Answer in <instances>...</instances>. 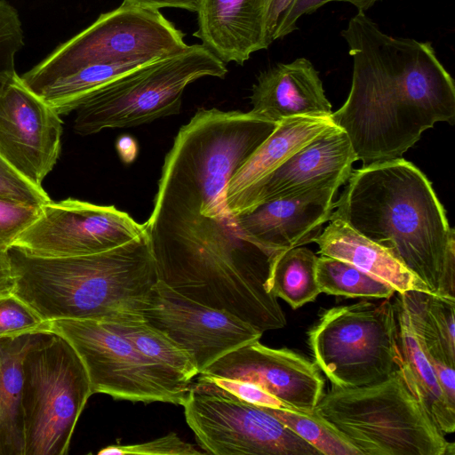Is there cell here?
Returning a JSON list of instances; mask_svg holds the SVG:
<instances>
[{
  "mask_svg": "<svg viewBox=\"0 0 455 455\" xmlns=\"http://www.w3.org/2000/svg\"><path fill=\"white\" fill-rule=\"evenodd\" d=\"M277 123L251 111L201 108L164 157L144 223L158 280L264 332L286 325L266 283L273 252L251 240L227 203L229 180Z\"/></svg>",
  "mask_w": 455,
  "mask_h": 455,
  "instance_id": "cell-1",
  "label": "cell"
},
{
  "mask_svg": "<svg viewBox=\"0 0 455 455\" xmlns=\"http://www.w3.org/2000/svg\"><path fill=\"white\" fill-rule=\"evenodd\" d=\"M341 36L352 83L331 118L363 165L400 158L436 123L454 124V81L429 42L389 36L363 12Z\"/></svg>",
  "mask_w": 455,
  "mask_h": 455,
  "instance_id": "cell-2",
  "label": "cell"
},
{
  "mask_svg": "<svg viewBox=\"0 0 455 455\" xmlns=\"http://www.w3.org/2000/svg\"><path fill=\"white\" fill-rule=\"evenodd\" d=\"M331 219L387 248L431 293L455 299V231L412 163L400 157L352 171Z\"/></svg>",
  "mask_w": 455,
  "mask_h": 455,
  "instance_id": "cell-3",
  "label": "cell"
},
{
  "mask_svg": "<svg viewBox=\"0 0 455 455\" xmlns=\"http://www.w3.org/2000/svg\"><path fill=\"white\" fill-rule=\"evenodd\" d=\"M8 251L14 275L12 292L47 322L141 314L158 281L146 229L126 243L89 255L42 257L14 246Z\"/></svg>",
  "mask_w": 455,
  "mask_h": 455,
  "instance_id": "cell-4",
  "label": "cell"
},
{
  "mask_svg": "<svg viewBox=\"0 0 455 455\" xmlns=\"http://www.w3.org/2000/svg\"><path fill=\"white\" fill-rule=\"evenodd\" d=\"M314 411L361 455H454L401 370L367 386L332 385Z\"/></svg>",
  "mask_w": 455,
  "mask_h": 455,
  "instance_id": "cell-5",
  "label": "cell"
},
{
  "mask_svg": "<svg viewBox=\"0 0 455 455\" xmlns=\"http://www.w3.org/2000/svg\"><path fill=\"white\" fill-rule=\"evenodd\" d=\"M226 63L203 44L138 67L105 84L75 110L74 130L87 136L108 128L151 123L180 112L185 88L194 81L224 78Z\"/></svg>",
  "mask_w": 455,
  "mask_h": 455,
  "instance_id": "cell-6",
  "label": "cell"
},
{
  "mask_svg": "<svg viewBox=\"0 0 455 455\" xmlns=\"http://www.w3.org/2000/svg\"><path fill=\"white\" fill-rule=\"evenodd\" d=\"M92 395L87 371L61 335L33 332L23 359L24 455H65Z\"/></svg>",
  "mask_w": 455,
  "mask_h": 455,
  "instance_id": "cell-7",
  "label": "cell"
},
{
  "mask_svg": "<svg viewBox=\"0 0 455 455\" xmlns=\"http://www.w3.org/2000/svg\"><path fill=\"white\" fill-rule=\"evenodd\" d=\"M391 299L329 308L309 329L307 343L315 363L332 385H371L402 369Z\"/></svg>",
  "mask_w": 455,
  "mask_h": 455,
  "instance_id": "cell-8",
  "label": "cell"
},
{
  "mask_svg": "<svg viewBox=\"0 0 455 455\" xmlns=\"http://www.w3.org/2000/svg\"><path fill=\"white\" fill-rule=\"evenodd\" d=\"M184 35L158 10L123 2L91 26L58 46L20 78L30 90L97 65L134 64L181 52Z\"/></svg>",
  "mask_w": 455,
  "mask_h": 455,
  "instance_id": "cell-9",
  "label": "cell"
},
{
  "mask_svg": "<svg viewBox=\"0 0 455 455\" xmlns=\"http://www.w3.org/2000/svg\"><path fill=\"white\" fill-rule=\"evenodd\" d=\"M49 323L50 331L64 337L78 354L92 395L182 405L192 381L145 356L107 322L61 319Z\"/></svg>",
  "mask_w": 455,
  "mask_h": 455,
  "instance_id": "cell-10",
  "label": "cell"
},
{
  "mask_svg": "<svg viewBox=\"0 0 455 455\" xmlns=\"http://www.w3.org/2000/svg\"><path fill=\"white\" fill-rule=\"evenodd\" d=\"M188 426L206 454L321 455L267 412L196 379L182 403Z\"/></svg>",
  "mask_w": 455,
  "mask_h": 455,
  "instance_id": "cell-11",
  "label": "cell"
},
{
  "mask_svg": "<svg viewBox=\"0 0 455 455\" xmlns=\"http://www.w3.org/2000/svg\"><path fill=\"white\" fill-rule=\"evenodd\" d=\"M144 231V224L114 205L52 200L12 246L42 257L83 256L114 249Z\"/></svg>",
  "mask_w": 455,
  "mask_h": 455,
  "instance_id": "cell-12",
  "label": "cell"
},
{
  "mask_svg": "<svg viewBox=\"0 0 455 455\" xmlns=\"http://www.w3.org/2000/svg\"><path fill=\"white\" fill-rule=\"evenodd\" d=\"M141 315L190 354L199 373L263 334L235 315L193 300L160 280L146 299Z\"/></svg>",
  "mask_w": 455,
  "mask_h": 455,
  "instance_id": "cell-13",
  "label": "cell"
},
{
  "mask_svg": "<svg viewBox=\"0 0 455 455\" xmlns=\"http://www.w3.org/2000/svg\"><path fill=\"white\" fill-rule=\"evenodd\" d=\"M62 124L16 72L0 77V156L36 186L59 159Z\"/></svg>",
  "mask_w": 455,
  "mask_h": 455,
  "instance_id": "cell-14",
  "label": "cell"
},
{
  "mask_svg": "<svg viewBox=\"0 0 455 455\" xmlns=\"http://www.w3.org/2000/svg\"><path fill=\"white\" fill-rule=\"evenodd\" d=\"M357 157L344 131L325 130L273 171L228 203L237 217L264 203L311 189L339 188L348 180Z\"/></svg>",
  "mask_w": 455,
  "mask_h": 455,
  "instance_id": "cell-15",
  "label": "cell"
},
{
  "mask_svg": "<svg viewBox=\"0 0 455 455\" xmlns=\"http://www.w3.org/2000/svg\"><path fill=\"white\" fill-rule=\"evenodd\" d=\"M199 374L235 379L259 385L306 413L323 395L324 379L317 365L287 348H272L255 340L219 358Z\"/></svg>",
  "mask_w": 455,
  "mask_h": 455,
  "instance_id": "cell-16",
  "label": "cell"
},
{
  "mask_svg": "<svg viewBox=\"0 0 455 455\" xmlns=\"http://www.w3.org/2000/svg\"><path fill=\"white\" fill-rule=\"evenodd\" d=\"M337 191L307 190L264 203L236 218L251 240L278 253L315 242L330 220Z\"/></svg>",
  "mask_w": 455,
  "mask_h": 455,
  "instance_id": "cell-17",
  "label": "cell"
},
{
  "mask_svg": "<svg viewBox=\"0 0 455 455\" xmlns=\"http://www.w3.org/2000/svg\"><path fill=\"white\" fill-rule=\"evenodd\" d=\"M269 0H201L194 36L224 63L243 65L267 49Z\"/></svg>",
  "mask_w": 455,
  "mask_h": 455,
  "instance_id": "cell-18",
  "label": "cell"
},
{
  "mask_svg": "<svg viewBox=\"0 0 455 455\" xmlns=\"http://www.w3.org/2000/svg\"><path fill=\"white\" fill-rule=\"evenodd\" d=\"M250 100V111L275 123L299 116H331L332 113L319 72L304 57L261 72Z\"/></svg>",
  "mask_w": 455,
  "mask_h": 455,
  "instance_id": "cell-19",
  "label": "cell"
},
{
  "mask_svg": "<svg viewBox=\"0 0 455 455\" xmlns=\"http://www.w3.org/2000/svg\"><path fill=\"white\" fill-rule=\"evenodd\" d=\"M314 243L318 245L321 255L350 263L388 284L395 292H430L427 286L390 251L365 238L339 220L331 219Z\"/></svg>",
  "mask_w": 455,
  "mask_h": 455,
  "instance_id": "cell-20",
  "label": "cell"
},
{
  "mask_svg": "<svg viewBox=\"0 0 455 455\" xmlns=\"http://www.w3.org/2000/svg\"><path fill=\"white\" fill-rule=\"evenodd\" d=\"M332 125L331 116H299L278 122L275 131L229 180L227 203Z\"/></svg>",
  "mask_w": 455,
  "mask_h": 455,
  "instance_id": "cell-21",
  "label": "cell"
},
{
  "mask_svg": "<svg viewBox=\"0 0 455 455\" xmlns=\"http://www.w3.org/2000/svg\"><path fill=\"white\" fill-rule=\"evenodd\" d=\"M393 299L398 327L402 371L432 420L445 434L455 430V405L450 403L437 380L435 370L411 327L405 307L395 292Z\"/></svg>",
  "mask_w": 455,
  "mask_h": 455,
  "instance_id": "cell-22",
  "label": "cell"
},
{
  "mask_svg": "<svg viewBox=\"0 0 455 455\" xmlns=\"http://www.w3.org/2000/svg\"><path fill=\"white\" fill-rule=\"evenodd\" d=\"M33 332L0 338V455H24L23 359Z\"/></svg>",
  "mask_w": 455,
  "mask_h": 455,
  "instance_id": "cell-23",
  "label": "cell"
},
{
  "mask_svg": "<svg viewBox=\"0 0 455 455\" xmlns=\"http://www.w3.org/2000/svg\"><path fill=\"white\" fill-rule=\"evenodd\" d=\"M396 293L428 359L454 367L455 299L419 291Z\"/></svg>",
  "mask_w": 455,
  "mask_h": 455,
  "instance_id": "cell-24",
  "label": "cell"
},
{
  "mask_svg": "<svg viewBox=\"0 0 455 455\" xmlns=\"http://www.w3.org/2000/svg\"><path fill=\"white\" fill-rule=\"evenodd\" d=\"M150 360L192 381L198 374L190 354L140 313L122 312L103 320Z\"/></svg>",
  "mask_w": 455,
  "mask_h": 455,
  "instance_id": "cell-25",
  "label": "cell"
},
{
  "mask_svg": "<svg viewBox=\"0 0 455 455\" xmlns=\"http://www.w3.org/2000/svg\"><path fill=\"white\" fill-rule=\"evenodd\" d=\"M317 259L303 246L281 251L271 263L267 291L294 309L314 301L321 293L316 281Z\"/></svg>",
  "mask_w": 455,
  "mask_h": 455,
  "instance_id": "cell-26",
  "label": "cell"
},
{
  "mask_svg": "<svg viewBox=\"0 0 455 455\" xmlns=\"http://www.w3.org/2000/svg\"><path fill=\"white\" fill-rule=\"evenodd\" d=\"M316 281L321 292L348 298L388 299L394 288L355 266L335 258L318 257Z\"/></svg>",
  "mask_w": 455,
  "mask_h": 455,
  "instance_id": "cell-27",
  "label": "cell"
},
{
  "mask_svg": "<svg viewBox=\"0 0 455 455\" xmlns=\"http://www.w3.org/2000/svg\"><path fill=\"white\" fill-rule=\"evenodd\" d=\"M263 408L323 455H361L347 438L315 411L305 413Z\"/></svg>",
  "mask_w": 455,
  "mask_h": 455,
  "instance_id": "cell-28",
  "label": "cell"
},
{
  "mask_svg": "<svg viewBox=\"0 0 455 455\" xmlns=\"http://www.w3.org/2000/svg\"><path fill=\"white\" fill-rule=\"evenodd\" d=\"M44 331L50 323L30 306L13 292L0 294V338Z\"/></svg>",
  "mask_w": 455,
  "mask_h": 455,
  "instance_id": "cell-29",
  "label": "cell"
},
{
  "mask_svg": "<svg viewBox=\"0 0 455 455\" xmlns=\"http://www.w3.org/2000/svg\"><path fill=\"white\" fill-rule=\"evenodd\" d=\"M24 36L17 10L0 0V77L15 70V55L23 47Z\"/></svg>",
  "mask_w": 455,
  "mask_h": 455,
  "instance_id": "cell-30",
  "label": "cell"
},
{
  "mask_svg": "<svg viewBox=\"0 0 455 455\" xmlns=\"http://www.w3.org/2000/svg\"><path fill=\"white\" fill-rule=\"evenodd\" d=\"M0 199L42 207L52 201L43 187L30 182L0 156Z\"/></svg>",
  "mask_w": 455,
  "mask_h": 455,
  "instance_id": "cell-31",
  "label": "cell"
},
{
  "mask_svg": "<svg viewBox=\"0 0 455 455\" xmlns=\"http://www.w3.org/2000/svg\"><path fill=\"white\" fill-rule=\"evenodd\" d=\"M99 455H199L206 454L178 434L170 433L155 440L129 444L110 445L102 448Z\"/></svg>",
  "mask_w": 455,
  "mask_h": 455,
  "instance_id": "cell-32",
  "label": "cell"
},
{
  "mask_svg": "<svg viewBox=\"0 0 455 455\" xmlns=\"http://www.w3.org/2000/svg\"><path fill=\"white\" fill-rule=\"evenodd\" d=\"M196 379L211 382L235 397L256 406L302 412L259 385L249 381L204 374H198Z\"/></svg>",
  "mask_w": 455,
  "mask_h": 455,
  "instance_id": "cell-33",
  "label": "cell"
},
{
  "mask_svg": "<svg viewBox=\"0 0 455 455\" xmlns=\"http://www.w3.org/2000/svg\"><path fill=\"white\" fill-rule=\"evenodd\" d=\"M40 212L38 206L0 199V249H10Z\"/></svg>",
  "mask_w": 455,
  "mask_h": 455,
  "instance_id": "cell-34",
  "label": "cell"
},
{
  "mask_svg": "<svg viewBox=\"0 0 455 455\" xmlns=\"http://www.w3.org/2000/svg\"><path fill=\"white\" fill-rule=\"evenodd\" d=\"M383 0H296L289 11L277 39L283 38L298 28V20L305 14H310L330 2H345L354 5L358 12H365Z\"/></svg>",
  "mask_w": 455,
  "mask_h": 455,
  "instance_id": "cell-35",
  "label": "cell"
},
{
  "mask_svg": "<svg viewBox=\"0 0 455 455\" xmlns=\"http://www.w3.org/2000/svg\"><path fill=\"white\" fill-rule=\"evenodd\" d=\"M296 0H269L267 14V36L269 44L277 40L282 25Z\"/></svg>",
  "mask_w": 455,
  "mask_h": 455,
  "instance_id": "cell-36",
  "label": "cell"
},
{
  "mask_svg": "<svg viewBox=\"0 0 455 455\" xmlns=\"http://www.w3.org/2000/svg\"><path fill=\"white\" fill-rule=\"evenodd\" d=\"M440 387L451 403L455 405V370L441 361L430 360Z\"/></svg>",
  "mask_w": 455,
  "mask_h": 455,
  "instance_id": "cell-37",
  "label": "cell"
},
{
  "mask_svg": "<svg viewBox=\"0 0 455 455\" xmlns=\"http://www.w3.org/2000/svg\"><path fill=\"white\" fill-rule=\"evenodd\" d=\"M124 3L145 9L179 8L197 12L201 0H124Z\"/></svg>",
  "mask_w": 455,
  "mask_h": 455,
  "instance_id": "cell-38",
  "label": "cell"
},
{
  "mask_svg": "<svg viewBox=\"0 0 455 455\" xmlns=\"http://www.w3.org/2000/svg\"><path fill=\"white\" fill-rule=\"evenodd\" d=\"M14 275L8 250L0 249V294L12 292Z\"/></svg>",
  "mask_w": 455,
  "mask_h": 455,
  "instance_id": "cell-39",
  "label": "cell"
},
{
  "mask_svg": "<svg viewBox=\"0 0 455 455\" xmlns=\"http://www.w3.org/2000/svg\"><path fill=\"white\" fill-rule=\"evenodd\" d=\"M116 150L123 162L132 163L138 154V145L133 138L123 135L116 141Z\"/></svg>",
  "mask_w": 455,
  "mask_h": 455,
  "instance_id": "cell-40",
  "label": "cell"
}]
</instances>
